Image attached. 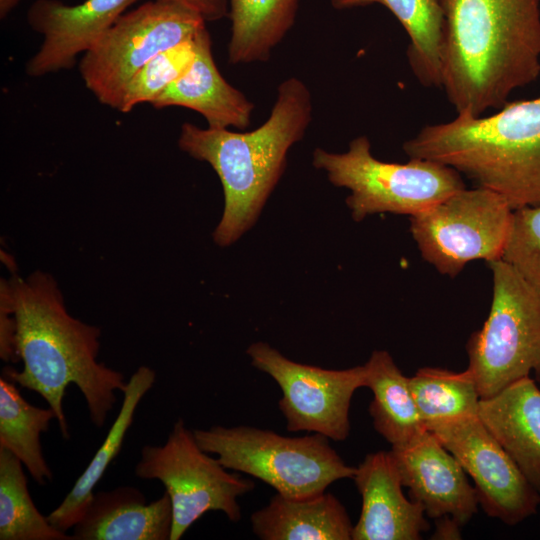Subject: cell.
<instances>
[{
    "label": "cell",
    "mask_w": 540,
    "mask_h": 540,
    "mask_svg": "<svg viewBox=\"0 0 540 540\" xmlns=\"http://www.w3.org/2000/svg\"><path fill=\"white\" fill-rule=\"evenodd\" d=\"M173 511L166 492L147 503L137 488L94 493L73 526V540H170Z\"/></svg>",
    "instance_id": "obj_16"
},
{
    "label": "cell",
    "mask_w": 540,
    "mask_h": 540,
    "mask_svg": "<svg viewBox=\"0 0 540 540\" xmlns=\"http://www.w3.org/2000/svg\"><path fill=\"white\" fill-rule=\"evenodd\" d=\"M183 6L199 14L205 21L220 20L229 13L228 0H157Z\"/></svg>",
    "instance_id": "obj_30"
},
{
    "label": "cell",
    "mask_w": 540,
    "mask_h": 540,
    "mask_svg": "<svg viewBox=\"0 0 540 540\" xmlns=\"http://www.w3.org/2000/svg\"><path fill=\"white\" fill-rule=\"evenodd\" d=\"M156 380L153 369L140 366L127 381L119 412L106 438L63 501L47 518L57 529L67 532L79 521L94 495V488L119 454L131 427L138 404Z\"/></svg>",
    "instance_id": "obj_20"
},
{
    "label": "cell",
    "mask_w": 540,
    "mask_h": 540,
    "mask_svg": "<svg viewBox=\"0 0 540 540\" xmlns=\"http://www.w3.org/2000/svg\"><path fill=\"white\" fill-rule=\"evenodd\" d=\"M155 108L181 106L199 112L211 128L245 129L254 104L219 72L207 28L197 36V54L188 71L152 103Z\"/></svg>",
    "instance_id": "obj_17"
},
{
    "label": "cell",
    "mask_w": 540,
    "mask_h": 540,
    "mask_svg": "<svg viewBox=\"0 0 540 540\" xmlns=\"http://www.w3.org/2000/svg\"><path fill=\"white\" fill-rule=\"evenodd\" d=\"M409 388L426 429L478 415L481 398L468 369L422 367L409 377Z\"/></svg>",
    "instance_id": "obj_25"
},
{
    "label": "cell",
    "mask_w": 540,
    "mask_h": 540,
    "mask_svg": "<svg viewBox=\"0 0 540 540\" xmlns=\"http://www.w3.org/2000/svg\"><path fill=\"white\" fill-rule=\"evenodd\" d=\"M55 412L27 402L14 382L0 378V447L14 454L35 482L45 485L53 480L42 452L40 435L47 432Z\"/></svg>",
    "instance_id": "obj_24"
},
{
    "label": "cell",
    "mask_w": 540,
    "mask_h": 540,
    "mask_svg": "<svg viewBox=\"0 0 540 540\" xmlns=\"http://www.w3.org/2000/svg\"><path fill=\"white\" fill-rule=\"evenodd\" d=\"M366 383L373 394L369 413L374 429L391 447L404 445L426 428L419 416L406 377L385 350L372 352Z\"/></svg>",
    "instance_id": "obj_22"
},
{
    "label": "cell",
    "mask_w": 540,
    "mask_h": 540,
    "mask_svg": "<svg viewBox=\"0 0 540 540\" xmlns=\"http://www.w3.org/2000/svg\"><path fill=\"white\" fill-rule=\"evenodd\" d=\"M335 9L380 4L396 17L410 38L407 59L425 87L442 86L444 12L440 0H331Z\"/></svg>",
    "instance_id": "obj_21"
},
{
    "label": "cell",
    "mask_w": 540,
    "mask_h": 540,
    "mask_svg": "<svg viewBox=\"0 0 540 540\" xmlns=\"http://www.w3.org/2000/svg\"><path fill=\"white\" fill-rule=\"evenodd\" d=\"M403 150L455 169L513 210L540 205V96L508 101L491 115L426 125Z\"/></svg>",
    "instance_id": "obj_4"
},
{
    "label": "cell",
    "mask_w": 540,
    "mask_h": 540,
    "mask_svg": "<svg viewBox=\"0 0 540 540\" xmlns=\"http://www.w3.org/2000/svg\"><path fill=\"white\" fill-rule=\"evenodd\" d=\"M401 481L410 498L436 520L453 518L461 526L478 511V497L458 460L425 429L408 443L392 447Z\"/></svg>",
    "instance_id": "obj_14"
},
{
    "label": "cell",
    "mask_w": 540,
    "mask_h": 540,
    "mask_svg": "<svg viewBox=\"0 0 540 540\" xmlns=\"http://www.w3.org/2000/svg\"><path fill=\"white\" fill-rule=\"evenodd\" d=\"M246 353L251 364L280 387L278 406L288 431L319 433L334 441L349 436L351 400L365 387V365L324 369L295 362L265 342L252 343Z\"/></svg>",
    "instance_id": "obj_11"
},
{
    "label": "cell",
    "mask_w": 540,
    "mask_h": 540,
    "mask_svg": "<svg viewBox=\"0 0 540 540\" xmlns=\"http://www.w3.org/2000/svg\"><path fill=\"white\" fill-rule=\"evenodd\" d=\"M353 479L362 508L352 540H418L429 529L423 506L403 493L391 451L366 455Z\"/></svg>",
    "instance_id": "obj_15"
},
{
    "label": "cell",
    "mask_w": 540,
    "mask_h": 540,
    "mask_svg": "<svg viewBox=\"0 0 540 540\" xmlns=\"http://www.w3.org/2000/svg\"><path fill=\"white\" fill-rule=\"evenodd\" d=\"M313 166L325 171L333 185L350 190L346 204L356 222L379 213L413 216L466 188L458 171L432 160H378L364 135L343 153L316 148Z\"/></svg>",
    "instance_id": "obj_6"
},
{
    "label": "cell",
    "mask_w": 540,
    "mask_h": 540,
    "mask_svg": "<svg viewBox=\"0 0 540 540\" xmlns=\"http://www.w3.org/2000/svg\"><path fill=\"white\" fill-rule=\"evenodd\" d=\"M193 433L199 446L224 467L257 478L289 498L321 494L338 480L353 479L356 471L319 433L288 437L246 425H216Z\"/></svg>",
    "instance_id": "obj_5"
},
{
    "label": "cell",
    "mask_w": 540,
    "mask_h": 540,
    "mask_svg": "<svg viewBox=\"0 0 540 540\" xmlns=\"http://www.w3.org/2000/svg\"><path fill=\"white\" fill-rule=\"evenodd\" d=\"M0 305L15 317L17 351L23 361L21 371L5 369L6 378L46 400L64 439L70 438V430L63 398L71 384L82 393L91 422L102 427L114 407L115 392H123L127 381L97 360L100 329L71 316L57 283L41 271L2 281Z\"/></svg>",
    "instance_id": "obj_1"
},
{
    "label": "cell",
    "mask_w": 540,
    "mask_h": 540,
    "mask_svg": "<svg viewBox=\"0 0 540 540\" xmlns=\"http://www.w3.org/2000/svg\"><path fill=\"white\" fill-rule=\"evenodd\" d=\"M23 466L0 447V540H73L36 508Z\"/></svg>",
    "instance_id": "obj_26"
},
{
    "label": "cell",
    "mask_w": 540,
    "mask_h": 540,
    "mask_svg": "<svg viewBox=\"0 0 540 540\" xmlns=\"http://www.w3.org/2000/svg\"><path fill=\"white\" fill-rule=\"evenodd\" d=\"M0 356L3 361L17 362L16 320L12 312L0 305Z\"/></svg>",
    "instance_id": "obj_29"
},
{
    "label": "cell",
    "mask_w": 540,
    "mask_h": 540,
    "mask_svg": "<svg viewBox=\"0 0 540 540\" xmlns=\"http://www.w3.org/2000/svg\"><path fill=\"white\" fill-rule=\"evenodd\" d=\"M198 34L160 52L145 64L127 84L119 111L129 112L140 103H152L183 76L196 57Z\"/></svg>",
    "instance_id": "obj_27"
},
{
    "label": "cell",
    "mask_w": 540,
    "mask_h": 540,
    "mask_svg": "<svg viewBox=\"0 0 540 540\" xmlns=\"http://www.w3.org/2000/svg\"><path fill=\"white\" fill-rule=\"evenodd\" d=\"M232 64L267 61L295 22L299 0H228Z\"/></svg>",
    "instance_id": "obj_23"
},
{
    "label": "cell",
    "mask_w": 540,
    "mask_h": 540,
    "mask_svg": "<svg viewBox=\"0 0 540 540\" xmlns=\"http://www.w3.org/2000/svg\"><path fill=\"white\" fill-rule=\"evenodd\" d=\"M512 218L502 196L477 186L410 216V232L422 258L454 278L471 261L501 259Z\"/></svg>",
    "instance_id": "obj_10"
},
{
    "label": "cell",
    "mask_w": 540,
    "mask_h": 540,
    "mask_svg": "<svg viewBox=\"0 0 540 540\" xmlns=\"http://www.w3.org/2000/svg\"><path fill=\"white\" fill-rule=\"evenodd\" d=\"M442 86L459 115L481 116L540 75V0H440Z\"/></svg>",
    "instance_id": "obj_2"
},
{
    "label": "cell",
    "mask_w": 540,
    "mask_h": 540,
    "mask_svg": "<svg viewBox=\"0 0 540 540\" xmlns=\"http://www.w3.org/2000/svg\"><path fill=\"white\" fill-rule=\"evenodd\" d=\"M436 532L434 536L440 539L460 538L459 527L461 526L453 518L444 516L436 519Z\"/></svg>",
    "instance_id": "obj_31"
},
{
    "label": "cell",
    "mask_w": 540,
    "mask_h": 540,
    "mask_svg": "<svg viewBox=\"0 0 540 540\" xmlns=\"http://www.w3.org/2000/svg\"><path fill=\"white\" fill-rule=\"evenodd\" d=\"M311 119V93L290 77L278 86L268 119L253 131L181 126L179 148L207 162L223 187L224 210L213 232L217 245H231L253 226L286 168L289 149L303 138Z\"/></svg>",
    "instance_id": "obj_3"
},
{
    "label": "cell",
    "mask_w": 540,
    "mask_h": 540,
    "mask_svg": "<svg viewBox=\"0 0 540 540\" xmlns=\"http://www.w3.org/2000/svg\"><path fill=\"white\" fill-rule=\"evenodd\" d=\"M427 430L471 476L479 505L488 516L516 525L537 513L540 494L478 415Z\"/></svg>",
    "instance_id": "obj_12"
},
{
    "label": "cell",
    "mask_w": 540,
    "mask_h": 540,
    "mask_svg": "<svg viewBox=\"0 0 540 540\" xmlns=\"http://www.w3.org/2000/svg\"><path fill=\"white\" fill-rule=\"evenodd\" d=\"M478 416L540 494V389L530 376L480 399Z\"/></svg>",
    "instance_id": "obj_18"
},
{
    "label": "cell",
    "mask_w": 540,
    "mask_h": 540,
    "mask_svg": "<svg viewBox=\"0 0 540 540\" xmlns=\"http://www.w3.org/2000/svg\"><path fill=\"white\" fill-rule=\"evenodd\" d=\"M20 0H0V15L4 18Z\"/></svg>",
    "instance_id": "obj_32"
},
{
    "label": "cell",
    "mask_w": 540,
    "mask_h": 540,
    "mask_svg": "<svg viewBox=\"0 0 540 540\" xmlns=\"http://www.w3.org/2000/svg\"><path fill=\"white\" fill-rule=\"evenodd\" d=\"M139 0H86L70 6L57 0H37L28 10L30 26L43 36L26 72L39 77L75 64L76 56L91 49L124 12Z\"/></svg>",
    "instance_id": "obj_13"
},
{
    "label": "cell",
    "mask_w": 540,
    "mask_h": 540,
    "mask_svg": "<svg viewBox=\"0 0 540 540\" xmlns=\"http://www.w3.org/2000/svg\"><path fill=\"white\" fill-rule=\"evenodd\" d=\"M206 21L183 6L157 0L124 13L84 53L79 70L98 101L119 110L132 77L153 57L193 38Z\"/></svg>",
    "instance_id": "obj_9"
},
{
    "label": "cell",
    "mask_w": 540,
    "mask_h": 540,
    "mask_svg": "<svg viewBox=\"0 0 540 540\" xmlns=\"http://www.w3.org/2000/svg\"><path fill=\"white\" fill-rule=\"evenodd\" d=\"M197 443L183 419L173 425L163 445H145L135 475L160 481L173 511L170 540H179L204 514L223 512L233 522L241 519L238 498L254 489V482L228 472L217 457Z\"/></svg>",
    "instance_id": "obj_8"
},
{
    "label": "cell",
    "mask_w": 540,
    "mask_h": 540,
    "mask_svg": "<svg viewBox=\"0 0 540 540\" xmlns=\"http://www.w3.org/2000/svg\"><path fill=\"white\" fill-rule=\"evenodd\" d=\"M487 264L493 282L490 311L466 344L467 369L481 399L531 373L540 383V294L504 260Z\"/></svg>",
    "instance_id": "obj_7"
},
{
    "label": "cell",
    "mask_w": 540,
    "mask_h": 540,
    "mask_svg": "<svg viewBox=\"0 0 540 540\" xmlns=\"http://www.w3.org/2000/svg\"><path fill=\"white\" fill-rule=\"evenodd\" d=\"M501 259L540 294V205L513 210Z\"/></svg>",
    "instance_id": "obj_28"
},
{
    "label": "cell",
    "mask_w": 540,
    "mask_h": 540,
    "mask_svg": "<svg viewBox=\"0 0 540 540\" xmlns=\"http://www.w3.org/2000/svg\"><path fill=\"white\" fill-rule=\"evenodd\" d=\"M253 533L262 540H350L353 525L344 505L326 491L305 498L276 493L250 516Z\"/></svg>",
    "instance_id": "obj_19"
}]
</instances>
